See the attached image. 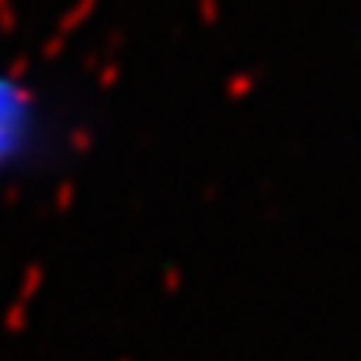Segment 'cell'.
Masks as SVG:
<instances>
[{
	"label": "cell",
	"instance_id": "1",
	"mask_svg": "<svg viewBox=\"0 0 361 361\" xmlns=\"http://www.w3.org/2000/svg\"><path fill=\"white\" fill-rule=\"evenodd\" d=\"M54 121L34 90L0 74V180L20 178L51 154Z\"/></svg>",
	"mask_w": 361,
	"mask_h": 361
}]
</instances>
